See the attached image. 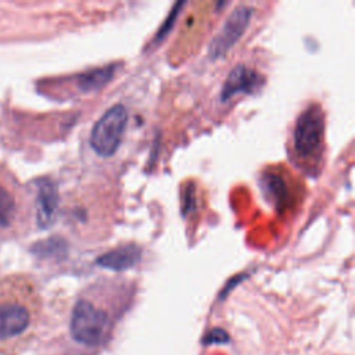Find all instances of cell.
<instances>
[{
    "label": "cell",
    "mask_w": 355,
    "mask_h": 355,
    "mask_svg": "<svg viewBox=\"0 0 355 355\" xmlns=\"http://www.w3.org/2000/svg\"><path fill=\"white\" fill-rule=\"evenodd\" d=\"M114 73H115V65H107L103 68L87 71L78 78L79 89L82 92L97 90V89L103 87L107 82H110L111 78L114 76Z\"/></svg>",
    "instance_id": "11"
},
{
    "label": "cell",
    "mask_w": 355,
    "mask_h": 355,
    "mask_svg": "<svg viewBox=\"0 0 355 355\" xmlns=\"http://www.w3.org/2000/svg\"><path fill=\"white\" fill-rule=\"evenodd\" d=\"M293 147L298 161L309 172L318 173L324 150V114L319 104H311L298 116Z\"/></svg>",
    "instance_id": "1"
},
{
    "label": "cell",
    "mask_w": 355,
    "mask_h": 355,
    "mask_svg": "<svg viewBox=\"0 0 355 355\" xmlns=\"http://www.w3.org/2000/svg\"><path fill=\"white\" fill-rule=\"evenodd\" d=\"M141 258V248L136 244L119 245L97 258V263L112 270H125L135 266Z\"/></svg>",
    "instance_id": "7"
},
{
    "label": "cell",
    "mask_w": 355,
    "mask_h": 355,
    "mask_svg": "<svg viewBox=\"0 0 355 355\" xmlns=\"http://www.w3.org/2000/svg\"><path fill=\"white\" fill-rule=\"evenodd\" d=\"M262 187L268 197L275 202L276 208L282 209L288 205L291 198L290 182L280 171H265L262 176Z\"/></svg>",
    "instance_id": "8"
},
{
    "label": "cell",
    "mask_w": 355,
    "mask_h": 355,
    "mask_svg": "<svg viewBox=\"0 0 355 355\" xmlns=\"http://www.w3.org/2000/svg\"><path fill=\"white\" fill-rule=\"evenodd\" d=\"M128 123V111L122 104L108 108L94 123L90 146L100 157H111L118 150Z\"/></svg>",
    "instance_id": "3"
},
{
    "label": "cell",
    "mask_w": 355,
    "mask_h": 355,
    "mask_svg": "<svg viewBox=\"0 0 355 355\" xmlns=\"http://www.w3.org/2000/svg\"><path fill=\"white\" fill-rule=\"evenodd\" d=\"M17 193L11 182L0 172V230L10 229L17 220Z\"/></svg>",
    "instance_id": "9"
},
{
    "label": "cell",
    "mask_w": 355,
    "mask_h": 355,
    "mask_svg": "<svg viewBox=\"0 0 355 355\" xmlns=\"http://www.w3.org/2000/svg\"><path fill=\"white\" fill-rule=\"evenodd\" d=\"M252 10L247 6H239L225 21L220 32L214 37L209 46V55L212 58L222 57L244 33L248 26Z\"/></svg>",
    "instance_id": "5"
},
{
    "label": "cell",
    "mask_w": 355,
    "mask_h": 355,
    "mask_svg": "<svg viewBox=\"0 0 355 355\" xmlns=\"http://www.w3.org/2000/svg\"><path fill=\"white\" fill-rule=\"evenodd\" d=\"M197 204V198H196V187L194 184L190 182L187 187L183 189V194H182V209H183V215H190L191 212H194V207Z\"/></svg>",
    "instance_id": "12"
},
{
    "label": "cell",
    "mask_w": 355,
    "mask_h": 355,
    "mask_svg": "<svg viewBox=\"0 0 355 355\" xmlns=\"http://www.w3.org/2000/svg\"><path fill=\"white\" fill-rule=\"evenodd\" d=\"M262 82L261 75L245 65H237L227 75L222 87V100H229L239 93H251Z\"/></svg>",
    "instance_id": "6"
},
{
    "label": "cell",
    "mask_w": 355,
    "mask_h": 355,
    "mask_svg": "<svg viewBox=\"0 0 355 355\" xmlns=\"http://www.w3.org/2000/svg\"><path fill=\"white\" fill-rule=\"evenodd\" d=\"M58 204L57 189L50 180H42L37 196V222L42 227L50 226Z\"/></svg>",
    "instance_id": "10"
},
{
    "label": "cell",
    "mask_w": 355,
    "mask_h": 355,
    "mask_svg": "<svg viewBox=\"0 0 355 355\" xmlns=\"http://www.w3.org/2000/svg\"><path fill=\"white\" fill-rule=\"evenodd\" d=\"M111 326V313L105 308L89 298L76 301L71 318V333L76 341L86 345H98L110 334Z\"/></svg>",
    "instance_id": "2"
},
{
    "label": "cell",
    "mask_w": 355,
    "mask_h": 355,
    "mask_svg": "<svg viewBox=\"0 0 355 355\" xmlns=\"http://www.w3.org/2000/svg\"><path fill=\"white\" fill-rule=\"evenodd\" d=\"M32 301L11 298L0 302V340L24 334L33 320Z\"/></svg>",
    "instance_id": "4"
}]
</instances>
